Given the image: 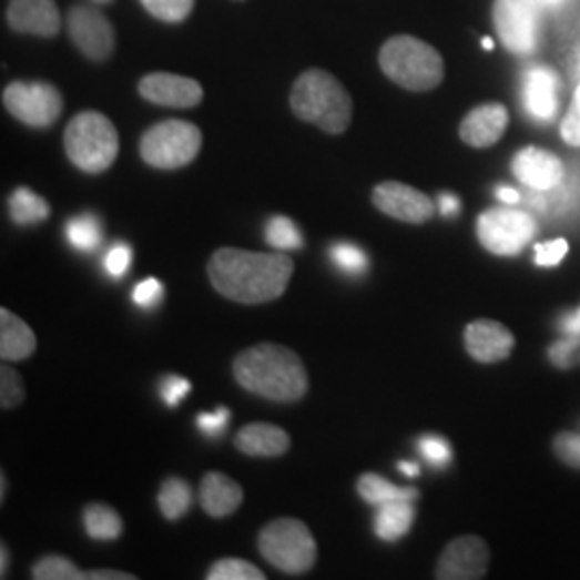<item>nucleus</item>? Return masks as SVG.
Masks as SVG:
<instances>
[{
	"label": "nucleus",
	"mask_w": 580,
	"mask_h": 580,
	"mask_svg": "<svg viewBox=\"0 0 580 580\" xmlns=\"http://www.w3.org/2000/svg\"><path fill=\"white\" fill-rule=\"evenodd\" d=\"M295 272L286 254H261L240 247H220L208 261V279L226 299L265 304L284 295Z\"/></svg>",
	"instance_id": "f257e3e1"
},
{
	"label": "nucleus",
	"mask_w": 580,
	"mask_h": 580,
	"mask_svg": "<svg viewBox=\"0 0 580 580\" xmlns=\"http://www.w3.org/2000/svg\"><path fill=\"white\" fill-rule=\"evenodd\" d=\"M243 389L274 403L302 400L307 391V373L295 350L279 344L245 348L233 364Z\"/></svg>",
	"instance_id": "f03ea898"
},
{
	"label": "nucleus",
	"mask_w": 580,
	"mask_h": 580,
	"mask_svg": "<svg viewBox=\"0 0 580 580\" xmlns=\"http://www.w3.org/2000/svg\"><path fill=\"white\" fill-rule=\"evenodd\" d=\"M291 108L297 119L327 134H342L353 119V100L340 80L325 69L304 71L291 89Z\"/></svg>",
	"instance_id": "7ed1b4c3"
},
{
	"label": "nucleus",
	"mask_w": 580,
	"mask_h": 580,
	"mask_svg": "<svg viewBox=\"0 0 580 580\" xmlns=\"http://www.w3.org/2000/svg\"><path fill=\"white\" fill-rule=\"evenodd\" d=\"M378 65L391 82L413 93L433 91L445 78L444 57L413 34L387 39L378 52Z\"/></svg>",
	"instance_id": "20e7f679"
},
{
	"label": "nucleus",
	"mask_w": 580,
	"mask_h": 580,
	"mask_svg": "<svg viewBox=\"0 0 580 580\" xmlns=\"http://www.w3.org/2000/svg\"><path fill=\"white\" fill-rule=\"evenodd\" d=\"M65 153L78 171L102 174L119 155V132L114 123L95 110H84L69 121Z\"/></svg>",
	"instance_id": "39448f33"
},
{
	"label": "nucleus",
	"mask_w": 580,
	"mask_h": 580,
	"mask_svg": "<svg viewBox=\"0 0 580 580\" xmlns=\"http://www.w3.org/2000/svg\"><path fill=\"white\" fill-rule=\"evenodd\" d=\"M203 149V132L190 123L169 119L155 123L140 138V157L157 171H176L192 164Z\"/></svg>",
	"instance_id": "423d86ee"
},
{
	"label": "nucleus",
	"mask_w": 580,
	"mask_h": 580,
	"mask_svg": "<svg viewBox=\"0 0 580 580\" xmlns=\"http://www.w3.org/2000/svg\"><path fill=\"white\" fill-rule=\"evenodd\" d=\"M261 554L286 574H304L316 563V542L306 522L297 518H275L258 536Z\"/></svg>",
	"instance_id": "0eeeda50"
},
{
	"label": "nucleus",
	"mask_w": 580,
	"mask_h": 580,
	"mask_svg": "<svg viewBox=\"0 0 580 580\" xmlns=\"http://www.w3.org/2000/svg\"><path fill=\"white\" fill-rule=\"evenodd\" d=\"M492 22L503 45L516 57H531L542 41L540 0H495Z\"/></svg>",
	"instance_id": "6e6552de"
},
{
	"label": "nucleus",
	"mask_w": 580,
	"mask_h": 580,
	"mask_svg": "<svg viewBox=\"0 0 580 580\" xmlns=\"http://www.w3.org/2000/svg\"><path fill=\"white\" fill-rule=\"evenodd\" d=\"M536 231L533 215L512 205L488 208L478 220L479 241L495 256H518Z\"/></svg>",
	"instance_id": "1a4fd4ad"
},
{
	"label": "nucleus",
	"mask_w": 580,
	"mask_h": 580,
	"mask_svg": "<svg viewBox=\"0 0 580 580\" xmlns=\"http://www.w3.org/2000/svg\"><path fill=\"white\" fill-rule=\"evenodd\" d=\"M2 103L13 119L34 130L52 128L63 114V95L50 82H11L2 91Z\"/></svg>",
	"instance_id": "9d476101"
},
{
	"label": "nucleus",
	"mask_w": 580,
	"mask_h": 580,
	"mask_svg": "<svg viewBox=\"0 0 580 580\" xmlns=\"http://www.w3.org/2000/svg\"><path fill=\"white\" fill-rule=\"evenodd\" d=\"M69 37L73 45L93 63H103L112 57L116 34L110 20L95 7L78 4L68 13Z\"/></svg>",
	"instance_id": "9b49d317"
},
{
	"label": "nucleus",
	"mask_w": 580,
	"mask_h": 580,
	"mask_svg": "<svg viewBox=\"0 0 580 580\" xmlns=\"http://www.w3.org/2000/svg\"><path fill=\"white\" fill-rule=\"evenodd\" d=\"M373 203L380 213L407 224H426L437 213V206L428 194L398 181L378 183L373 192Z\"/></svg>",
	"instance_id": "f8f14e48"
},
{
	"label": "nucleus",
	"mask_w": 580,
	"mask_h": 580,
	"mask_svg": "<svg viewBox=\"0 0 580 580\" xmlns=\"http://www.w3.org/2000/svg\"><path fill=\"white\" fill-rule=\"evenodd\" d=\"M138 93L142 95V100L166 108H194L205 98L203 84L199 80L169 71L146 73L138 82Z\"/></svg>",
	"instance_id": "ddd939ff"
},
{
	"label": "nucleus",
	"mask_w": 580,
	"mask_h": 580,
	"mask_svg": "<svg viewBox=\"0 0 580 580\" xmlns=\"http://www.w3.org/2000/svg\"><path fill=\"white\" fill-rule=\"evenodd\" d=\"M490 561L488 547L478 536H462L445 547L437 563V579L478 580L486 574Z\"/></svg>",
	"instance_id": "4468645a"
},
{
	"label": "nucleus",
	"mask_w": 580,
	"mask_h": 580,
	"mask_svg": "<svg viewBox=\"0 0 580 580\" xmlns=\"http://www.w3.org/2000/svg\"><path fill=\"white\" fill-rule=\"evenodd\" d=\"M512 172L516 179L538 194L554 192L566 181L563 162L545 149L527 146L513 155Z\"/></svg>",
	"instance_id": "2eb2a0df"
},
{
	"label": "nucleus",
	"mask_w": 580,
	"mask_h": 580,
	"mask_svg": "<svg viewBox=\"0 0 580 580\" xmlns=\"http://www.w3.org/2000/svg\"><path fill=\"white\" fill-rule=\"evenodd\" d=\"M561 78L554 69L531 68L522 78V105L536 123H550L559 112Z\"/></svg>",
	"instance_id": "dca6fc26"
},
{
	"label": "nucleus",
	"mask_w": 580,
	"mask_h": 580,
	"mask_svg": "<svg viewBox=\"0 0 580 580\" xmlns=\"http://www.w3.org/2000/svg\"><path fill=\"white\" fill-rule=\"evenodd\" d=\"M7 24L16 33L52 39L61 31L57 0H9Z\"/></svg>",
	"instance_id": "f3484780"
},
{
	"label": "nucleus",
	"mask_w": 580,
	"mask_h": 580,
	"mask_svg": "<svg viewBox=\"0 0 580 580\" xmlns=\"http://www.w3.org/2000/svg\"><path fill=\"white\" fill-rule=\"evenodd\" d=\"M465 344L469 355L479 364H497L512 355V332L497 320H474L465 329Z\"/></svg>",
	"instance_id": "a211bd4d"
},
{
	"label": "nucleus",
	"mask_w": 580,
	"mask_h": 580,
	"mask_svg": "<svg viewBox=\"0 0 580 580\" xmlns=\"http://www.w3.org/2000/svg\"><path fill=\"white\" fill-rule=\"evenodd\" d=\"M508 123L510 114L503 103H481L462 119L458 134L465 144L474 149H486L501 140L508 130Z\"/></svg>",
	"instance_id": "6ab92c4d"
},
{
	"label": "nucleus",
	"mask_w": 580,
	"mask_h": 580,
	"mask_svg": "<svg viewBox=\"0 0 580 580\" xmlns=\"http://www.w3.org/2000/svg\"><path fill=\"white\" fill-rule=\"evenodd\" d=\"M243 503V488L235 479L211 471L201 481V506L211 518H226Z\"/></svg>",
	"instance_id": "aec40b11"
},
{
	"label": "nucleus",
	"mask_w": 580,
	"mask_h": 580,
	"mask_svg": "<svg viewBox=\"0 0 580 580\" xmlns=\"http://www.w3.org/2000/svg\"><path fill=\"white\" fill-rule=\"evenodd\" d=\"M235 447L245 456L275 458L288 451L291 439L286 430L277 428L274 424H250L237 433Z\"/></svg>",
	"instance_id": "412c9836"
},
{
	"label": "nucleus",
	"mask_w": 580,
	"mask_h": 580,
	"mask_svg": "<svg viewBox=\"0 0 580 580\" xmlns=\"http://www.w3.org/2000/svg\"><path fill=\"white\" fill-rule=\"evenodd\" d=\"M37 348L33 329L7 307L0 309V357L2 362H24Z\"/></svg>",
	"instance_id": "4be33fe9"
},
{
	"label": "nucleus",
	"mask_w": 580,
	"mask_h": 580,
	"mask_svg": "<svg viewBox=\"0 0 580 580\" xmlns=\"http://www.w3.org/2000/svg\"><path fill=\"white\" fill-rule=\"evenodd\" d=\"M415 501L398 499L376 508L375 533L383 542H396L405 538L415 520Z\"/></svg>",
	"instance_id": "5701e85b"
},
{
	"label": "nucleus",
	"mask_w": 580,
	"mask_h": 580,
	"mask_svg": "<svg viewBox=\"0 0 580 580\" xmlns=\"http://www.w3.org/2000/svg\"><path fill=\"white\" fill-rule=\"evenodd\" d=\"M357 492L366 503H370L375 508L389 503V501H398V499H407V501L419 499V492L415 488H400L376 474H364L362 478L357 479Z\"/></svg>",
	"instance_id": "b1692460"
},
{
	"label": "nucleus",
	"mask_w": 580,
	"mask_h": 580,
	"mask_svg": "<svg viewBox=\"0 0 580 580\" xmlns=\"http://www.w3.org/2000/svg\"><path fill=\"white\" fill-rule=\"evenodd\" d=\"M84 531L89 538L100 540V542H112L119 540L123 533V518L116 510H112L105 503H91L84 508L82 513Z\"/></svg>",
	"instance_id": "393cba45"
},
{
	"label": "nucleus",
	"mask_w": 580,
	"mask_h": 580,
	"mask_svg": "<svg viewBox=\"0 0 580 580\" xmlns=\"http://www.w3.org/2000/svg\"><path fill=\"white\" fill-rule=\"evenodd\" d=\"M9 215L18 226H37L50 217V205L29 187H18L9 196Z\"/></svg>",
	"instance_id": "a878e982"
},
{
	"label": "nucleus",
	"mask_w": 580,
	"mask_h": 580,
	"mask_svg": "<svg viewBox=\"0 0 580 580\" xmlns=\"http://www.w3.org/2000/svg\"><path fill=\"white\" fill-rule=\"evenodd\" d=\"M65 240L78 252H95L102 245V222L93 213H80L65 224Z\"/></svg>",
	"instance_id": "bb28decb"
},
{
	"label": "nucleus",
	"mask_w": 580,
	"mask_h": 580,
	"mask_svg": "<svg viewBox=\"0 0 580 580\" xmlns=\"http://www.w3.org/2000/svg\"><path fill=\"white\" fill-rule=\"evenodd\" d=\"M194 495L187 481L179 478H169L157 495V503H160V512L164 513L166 520H179L181 516H185L187 510L192 508Z\"/></svg>",
	"instance_id": "cd10ccee"
},
{
	"label": "nucleus",
	"mask_w": 580,
	"mask_h": 580,
	"mask_svg": "<svg viewBox=\"0 0 580 580\" xmlns=\"http://www.w3.org/2000/svg\"><path fill=\"white\" fill-rule=\"evenodd\" d=\"M265 240L277 250V252H288V250H299L304 245V235L299 226L284 215H274L267 226H265Z\"/></svg>",
	"instance_id": "c85d7f7f"
},
{
	"label": "nucleus",
	"mask_w": 580,
	"mask_h": 580,
	"mask_svg": "<svg viewBox=\"0 0 580 580\" xmlns=\"http://www.w3.org/2000/svg\"><path fill=\"white\" fill-rule=\"evenodd\" d=\"M329 256L342 274L350 275V277H362L370 267L368 254L357 243H344V241L334 243L329 247Z\"/></svg>",
	"instance_id": "c756f323"
},
{
	"label": "nucleus",
	"mask_w": 580,
	"mask_h": 580,
	"mask_svg": "<svg viewBox=\"0 0 580 580\" xmlns=\"http://www.w3.org/2000/svg\"><path fill=\"white\" fill-rule=\"evenodd\" d=\"M34 580H84L87 574L78 570L75 563H71L61 554H48L39 559L33 566Z\"/></svg>",
	"instance_id": "7c9ffc66"
},
{
	"label": "nucleus",
	"mask_w": 580,
	"mask_h": 580,
	"mask_svg": "<svg viewBox=\"0 0 580 580\" xmlns=\"http://www.w3.org/2000/svg\"><path fill=\"white\" fill-rule=\"evenodd\" d=\"M208 580H265V572H261L254 563L243 559H220L208 568Z\"/></svg>",
	"instance_id": "2f4dec72"
},
{
	"label": "nucleus",
	"mask_w": 580,
	"mask_h": 580,
	"mask_svg": "<svg viewBox=\"0 0 580 580\" xmlns=\"http://www.w3.org/2000/svg\"><path fill=\"white\" fill-rule=\"evenodd\" d=\"M196 0H140V4L160 22L179 24L190 18Z\"/></svg>",
	"instance_id": "473e14b6"
},
{
	"label": "nucleus",
	"mask_w": 580,
	"mask_h": 580,
	"mask_svg": "<svg viewBox=\"0 0 580 580\" xmlns=\"http://www.w3.org/2000/svg\"><path fill=\"white\" fill-rule=\"evenodd\" d=\"M24 383L22 376L18 375L11 366L0 368V407L13 409L24 400Z\"/></svg>",
	"instance_id": "72a5a7b5"
},
{
	"label": "nucleus",
	"mask_w": 580,
	"mask_h": 580,
	"mask_svg": "<svg viewBox=\"0 0 580 580\" xmlns=\"http://www.w3.org/2000/svg\"><path fill=\"white\" fill-rule=\"evenodd\" d=\"M548 359L557 366V368H572V366H580V336H566L559 342H554L548 348Z\"/></svg>",
	"instance_id": "f704fd0d"
},
{
	"label": "nucleus",
	"mask_w": 580,
	"mask_h": 580,
	"mask_svg": "<svg viewBox=\"0 0 580 580\" xmlns=\"http://www.w3.org/2000/svg\"><path fill=\"white\" fill-rule=\"evenodd\" d=\"M419 451L421 456L433 465L444 469L451 460V447L445 441L444 437L437 435H426L419 439Z\"/></svg>",
	"instance_id": "c9c22d12"
},
{
	"label": "nucleus",
	"mask_w": 580,
	"mask_h": 580,
	"mask_svg": "<svg viewBox=\"0 0 580 580\" xmlns=\"http://www.w3.org/2000/svg\"><path fill=\"white\" fill-rule=\"evenodd\" d=\"M103 267L110 277L121 279L132 267V247L128 243H114L105 254Z\"/></svg>",
	"instance_id": "e433bc0d"
},
{
	"label": "nucleus",
	"mask_w": 580,
	"mask_h": 580,
	"mask_svg": "<svg viewBox=\"0 0 580 580\" xmlns=\"http://www.w3.org/2000/svg\"><path fill=\"white\" fill-rule=\"evenodd\" d=\"M554 454L561 462H566L568 467L580 469V435L574 433H559L554 437Z\"/></svg>",
	"instance_id": "4c0bfd02"
},
{
	"label": "nucleus",
	"mask_w": 580,
	"mask_h": 580,
	"mask_svg": "<svg viewBox=\"0 0 580 580\" xmlns=\"http://www.w3.org/2000/svg\"><path fill=\"white\" fill-rule=\"evenodd\" d=\"M164 297V284L157 279V277H146L138 284L132 293V299L134 304L144 309H151V307L157 306Z\"/></svg>",
	"instance_id": "58836bf2"
},
{
	"label": "nucleus",
	"mask_w": 580,
	"mask_h": 580,
	"mask_svg": "<svg viewBox=\"0 0 580 580\" xmlns=\"http://www.w3.org/2000/svg\"><path fill=\"white\" fill-rule=\"evenodd\" d=\"M228 421H231V410L224 409V407H220L213 413H201L196 417V426L206 437H220L226 430Z\"/></svg>",
	"instance_id": "ea45409f"
},
{
	"label": "nucleus",
	"mask_w": 580,
	"mask_h": 580,
	"mask_svg": "<svg viewBox=\"0 0 580 580\" xmlns=\"http://www.w3.org/2000/svg\"><path fill=\"white\" fill-rule=\"evenodd\" d=\"M561 136L570 146H580V82L572 105L561 123Z\"/></svg>",
	"instance_id": "a19ab883"
},
{
	"label": "nucleus",
	"mask_w": 580,
	"mask_h": 580,
	"mask_svg": "<svg viewBox=\"0 0 580 580\" xmlns=\"http://www.w3.org/2000/svg\"><path fill=\"white\" fill-rule=\"evenodd\" d=\"M566 254H568V241L566 240H552L536 245V263L540 267L559 265Z\"/></svg>",
	"instance_id": "79ce46f5"
},
{
	"label": "nucleus",
	"mask_w": 580,
	"mask_h": 580,
	"mask_svg": "<svg viewBox=\"0 0 580 580\" xmlns=\"http://www.w3.org/2000/svg\"><path fill=\"white\" fill-rule=\"evenodd\" d=\"M192 389V383L187 378H181V376H166L162 380V387H160V394H162V400L169 405V407H176Z\"/></svg>",
	"instance_id": "37998d69"
},
{
	"label": "nucleus",
	"mask_w": 580,
	"mask_h": 580,
	"mask_svg": "<svg viewBox=\"0 0 580 580\" xmlns=\"http://www.w3.org/2000/svg\"><path fill=\"white\" fill-rule=\"evenodd\" d=\"M439 213L445 215V217L458 215V213H460V201H458V196H454V194H449V192L439 194Z\"/></svg>",
	"instance_id": "c03bdc74"
},
{
	"label": "nucleus",
	"mask_w": 580,
	"mask_h": 580,
	"mask_svg": "<svg viewBox=\"0 0 580 580\" xmlns=\"http://www.w3.org/2000/svg\"><path fill=\"white\" fill-rule=\"evenodd\" d=\"M561 332L566 336H580V307L579 309H572L568 312L563 318H561Z\"/></svg>",
	"instance_id": "a18cd8bd"
},
{
	"label": "nucleus",
	"mask_w": 580,
	"mask_h": 580,
	"mask_svg": "<svg viewBox=\"0 0 580 580\" xmlns=\"http://www.w3.org/2000/svg\"><path fill=\"white\" fill-rule=\"evenodd\" d=\"M89 580H134V574L128 572H119V570H98V572H89L87 574Z\"/></svg>",
	"instance_id": "49530a36"
},
{
	"label": "nucleus",
	"mask_w": 580,
	"mask_h": 580,
	"mask_svg": "<svg viewBox=\"0 0 580 580\" xmlns=\"http://www.w3.org/2000/svg\"><path fill=\"white\" fill-rule=\"evenodd\" d=\"M495 194H497V199H499L501 203H506V205H518V203H520V194H518L513 187H508V185H499V187L495 190Z\"/></svg>",
	"instance_id": "de8ad7c7"
},
{
	"label": "nucleus",
	"mask_w": 580,
	"mask_h": 580,
	"mask_svg": "<svg viewBox=\"0 0 580 580\" xmlns=\"http://www.w3.org/2000/svg\"><path fill=\"white\" fill-rule=\"evenodd\" d=\"M398 469H400L405 476H409V478H417V476H419V467H417L415 462H400Z\"/></svg>",
	"instance_id": "09e8293b"
},
{
	"label": "nucleus",
	"mask_w": 580,
	"mask_h": 580,
	"mask_svg": "<svg viewBox=\"0 0 580 580\" xmlns=\"http://www.w3.org/2000/svg\"><path fill=\"white\" fill-rule=\"evenodd\" d=\"M0 561H2V566H0V577L4 579V577H7V563H9V550H7L4 545L0 548Z\"/></svg>",
	"instance_id": "8fccbe9b"
},
{
	"label": "nucleus",
	"mask_w": 580,
	"mask_h": 580,
	"mask_svg": "<svg viewBox=\"0 0 580 580\" xmlns=\"http://www.w3.org/2000/svg\"><path fill=\"white\" fill-rule=\"evenodd\" d=\"M542 7H561L566 0H540Z\"/></svg>",
	"instance_id": "3c124183"
},
{
	"label": "nucleus",
	"mask_w": 580,
	"mask_h": 580,
	"mask_svg": "<svg viewBox=\"0 0 580 580\" xmlns=\"http://www.w3.org/2000/svg\"><path fill=\"white\" fill-rule=\"evenodd\" d=\"M481 45H484V50H492V48H495V41H492L490 37H484V39H481Z\"/></svg>",
	"instance_id": "603ef678"
},
{
	"label": "nucleus",
	"mask_w": 580,
	"mask_h": 580,
	"mask_svg": "<svg viewBox=\"0 0 580 580\" xmlns=\"http://www.w3.org/2000/svg\"><path fill=\"white\" fill-rule=\"evenodd\" d=\"M4 490H7V479H4V476H2V488H0V492H2V499H4Z\"/></svg>",
	"instance_id": "864d4df0"
},
{
	"label": "nucleus",
	"mask_w": 580,
	"mask_h": 580,
	"mask_svg": "<svg viewBox=\"0 0 580 580\" xmlns=\"http://www.w3.org/2000/svg\"><path fill=\"white\" fill-rule=\"evenodd\" d=\"M95 4H110V2H114V0H93Z\"/></svg>",
	"instance_id": "5fc2aeb1"
}]
</instances>
